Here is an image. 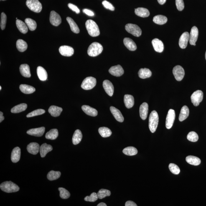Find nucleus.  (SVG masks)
Here are the masks:
<instances>
[{
  "instance_id": "nucleus-1",
  "label": "nucleus",
  "mask_w": 206,
  "mask_h": 206,
  "mask_svg": "<svg viewBox=\"0 0 206 206\" xmlns=\"http://www.w3.org/2000/svg\"><path fill=\"white\" fill-rule=\"evenodd\" d=\"M85 27L89 34L92 37H96L100 35L99 29L96 23L92 20H88L85 22Z\"/></svg>"
},
{
  "instance_id": "nucleus-2",
  "label": "nucleus",
  "mask_w": 206,
  "mask_h": 206,
  "mask_svg": "<svg viewBox=\"0 0 206 206\" xmlns=\"http://www.w3.org/2000/svg\"><path fill=\"white\" fill-rule=\"evenodd\" d=\"M159 121V117L156 110L151 112L149 117V128L152 133L156 132Z\"/></svg>"
},
{
  "instance_id": "nucleus-3",
  "label": "nucleus",
  "mask_w": 206,
  "mask_h": 206,
  "mask_svg": "<svg viewBox=\"0 0 206 206\" xmlns=\"http://www.w3.org/2000/svg\"><path fill=\"white\" fill-rule=\"evenodd\" d=\"M103 47L101 44L97 42H94L89 46L88 54L90 57H96L101 53Z\"/></svg>"
},
{
  "instance_id": "nucleus-4",
  "label": "nucleus",
  "mask_w": 206,
  "mask_h": 206,
  "mask_svg": "<svg viewBox=\"0 0 206 206\" xmlns=\"http://www.w3.org/2000/svg\"><path fill=\"white\" fill-rule=\"evenodd\" d=\"M0 188L2 191L7 193H12L17 192L20 188L15 184L11 181H6L1 184Z\"/></svg>"
},
{
  "instance_id": "nucleus-5",
  "label": "nucleus",
  "mask_w": 206,
  "mask_h": 206,
  "mask_svg": "<svg viewBox=\"0 0 206 206\" xmlns=\"http://www.w3.org/2000/svg\"><path fill=\"white\" fill-rule=\"evenodd\" d=\"M26 5L31 11L36 13L40 12L42 6L38 0H27Z\"/></svg>"
},
{
  "instance_id": "nucleus-6",
  "label": "nucleus",
  "mask_w": 206,
  "mask_h": 206,
  "mask_svg": "<svg viewBox=\"0 0 206 206\" xmlns=\"http://www.w3.org/2000/svg\"><path fill=\"white\" fill-rule=\"evenodd\" d=\"M97 83L96 79L93 77H86L82 81L81 88L85 90H91L95 86Z\"/></svg>"
},
{
  "instance_id": "nucleus-7",
  "label": "nucleus",
  "mask_w": 206,
  "mask_h": 206,
  "mask_svg": "<svg viewBox=\"0 0 206 206\" xmlns=\"http://www.w3.org/2000/svg\"><path fill=\"white\" fill-rule=\"evenodd\" d=\"M125 28L128 32L136 37H139L141 35V29L136 24H128L125 26Z\"/></svg>"
},
{
  "instance_id": "nucleus-8",
  "label": "nucleus",
  "mask_w": 206,
  "mask_h": 206,
  "mask_svg": "<svg viewBox=\"0 0 206 206\" xmlns=\"http://www.w3.org/2000/svg\"><path fill=\"white\" fill-rule=\"evenodd\" d=\"M204 98V93L202 90H197L194 92L191 96V102L194 106H199Z\"/></svg>"
},
{
  "instance_id": "nucleus-9",
  "label": "nucleus",
  "mask_w": 206,
  "mask_h": 206,
  "mask_svg": "<svg viewBox=\"0 0 206 206\" xmlns=\"http://www.w3.org/2000/svg\"><path fill=\"white\" fill-rule=\"evenodd\" d=\"M173 72L176 80L179 81L182 80L185 75V72L183 68L179 65L176 66L174 68Z\"/></svg>"
},
{
  "instance_id": "nucleus-10",
  "label": "nucleus",
  "mask_w": 206,
  "mask_h": 206,
  "mask_svg": "<svg viewBox=\"0 0 206 206\" xmlns=\"http://www.w3.org/2000/svg\"><path fill=\"white\" fill-rule=\"evenodd\" d=\"M175 112L173 109L169 110L166 120V127L168 129H170L173 124L175 118Z\"/></svg>"
},
{
  "instance_id": "nucleus-11",
  "label": "nucleus",
  "mask_w": 206,
  "mask_h": 206,
  "mask_svg": "<svg viewBox=\"0 0 206 206\" xmlns=\"http://www.w3.org/2000/svg\"><path fill=\"white\" fill-rule=\"evenodd\" d=\"M50 21L52 25L57 26L60 25L61 23L62 19L58 14L55 11H52L50 14Z\"/></svg>"
},
{
  "instance_id": "nucleus-12",
  "label": "nucleus",
  "mask_w": 206,
  "mask_h": 206,
  "mask_svg": "<svg viewBox=\"0 0 206 206\" xmlns=\"http://www.w3.org/2000/svg\"><path fill=\"white\" fill-rule=\"evenodd\" d=\"M199 35V30L196 26H193L191 29L190 37H189V42L191 45L195 46V43L197 42Z\"/></svg>"
},
{
  "instance_id": "nucleus-13",
  "label": "nucleus",
  "mask_w": 206,
  "mask_h": 206,
  "mask_svg": "<svg viewBox=\"0 0 206 206\" xmlns=\"http://www.w3.org/2000/svg\"><path fill=\"white\" fill-rule=\"evenodd\" d=\"M109 72L114 76L120 77L124 73L122 67L120 65L112 67L109 70Z\"/></svg>"
},
{
  "instance_id": "nucleus-14",
  "label": "nucleus",
  "mask_w": 206,
  "mask_h": 206,
  "mask_svg": "<svg viewBox=\"0 0 206 206\" xmlns=\"http://www.w3.org/2000/svg\"><path fill=\"white\" fill-rule=\"evenodd\" d=\"M59 52L63 56L65 57H70L73 55L74 50L71 47L67 46H63L59 48Z\"/></svg>"
},
{
  "instance_id": "nucleus-15",
  "label": "nucleus",
  "mask_w": 206,
  "mask_h": 206,
  "mask_svg": "<svg viewBox=\"0 0 206 206\" xmlns=\"http://www.w3.org/2000/svg\"><path fill=\"white\" fill-rule=\"evenodd\" d=\"M190 34L189 33L185 32L181 36L179 40V46L181 49H185L187 46L188 42L189 41Z\"/></svg>"
},
{
  "instance_id": "nucleus-16",
  "label": "nucleus",
  "mask_w": 206,
  "mask_h": 206,
  "mask_svg": "<svg viewBox=\"0 0 206 206\" xmlns=\"http://www.w3.org/2000/svg\"><path fill=\"white\" fill-rule=\"evenodd\" d=\"M103 86L107 94L110 97L112 96L114 93V86L112 82L108 80L104 81Z\"/></svg>"
},
{
  "instance_id": "nucleus-17",
  "label": "nucleus",
  "mask_w": 206,
  "mask_h": 206,
  "mask_svg": "<svg viewBox=\"0 0 206 206\" xmlns=\"http://www.w3.org/2000/svg\"><path fill=\"white\" fill-rule=\"evenodd\" d=\"M45 128L44 127H42L34 128L28 130L27 133L31 136L36 137H41L44 134L45 132Z\"/></svg>"
},
{
  "instance_id": "nucleus-18",
  "label": "nucleus",
  "mask_w": 206,
  "mask_h": 206,
  "mask_svg": "<svg viewBox=\"0 0 206 206\" xmlns=\"http://www.w3.org/2000/svg\"><path fill=\"white\" fill-rule=\"evenodd\" d=\"M149 105L147 103H144L142 104L139 108L140 116L142 119L145 120L147 118Z\"/></svg>"
},
{
  "instance_id": "nucleus-19",
  "label": "nucleus",
  "mask_w": 206,
  "mask_h": 206,
  "mask_svg": "<svg viewBox=\"0 0 206 206\" xmlns=\"http://www.w3.org/2000/svg\"><path fill=\"white\" fill-rule=\"evenodd\" d=\"M151 42L156 51L159 53L163 51L164 50V45L162 41L159 39L155 38L153 39Z\"/></svg>"
},
{
  "instance_id": "nucleus-20",
  "label": "nucleus",
  "mask_w": 206,
  "mask_h": 206,
  "mask_svg": "<svg viewBox=\"0 0 206 206\" xmlns=\"http://www.w3.org/2000/svg\"><path fill=\"white\" fill-rule=\"evenodd\" d=\"M110 110L113 116L117 121L120 122H123L124 120V118L122 114L119 110L113 106L110 107Z\"/></svg>"
},
{
  "instance_id": "nucleus-21",
  "label": "nucleus",
  "mask_w": 206,
  "mask_h": 206,
  "mask_svg": "<svg viewBox=\"0 0 206 206\" xmlns=\"http://www.w3.org/2000/svg\"><path fill=\"white\" fill-rule=\"evenodd\" d=\"M123 43L125 46L129 50L135 51L137 48L134 41L129 38H125L123 40Z\"/></svg>"
},
{
  "instance_id": "nucleus-22",
  "label": "nucleus",
  "mask_w": 206,
  "mask_h": 206,
  "mask_svg": "<svg viewBox=\"0 0 206 206\" xmlns=\"http://www.w3.org/2000/svg\"><path fill=\"white\" fill-rule=\"evenodd\" d=\"M40 147L37 143L32 142L28 145L27 150L28 152L31 154L36 155L39 152Z\"/></svg>"
},
{
  "instance_id": "nucleus-23",
  "label": "nucleus",
  "mask_w": 206,
  "mask_h": 206,
  "mask_svg": "<svg viewBox=\"0 0 206 206\" xmlns=\"http://www.w3.org/2000/svg\"><path fill=\"white\" fill-rule=\"evenodd\" d=\"M21 156V149L19 147H16L13 149L11 154V160L12 162L16 163L18 162L20 159Z\"/></svg>"
},
{
  "instance_id": "nucleus-24",
  "label": "nucleus",
  "mask_w": 206,
  "mask_h": 206,
  "mask_svg": "<svg viewBox=\"0 0 206 206\" xmlns=\"http://www.w3.org/2000/svg\"><path fill=\"white\" fill-rule=\"evenodd\" d=\"M82 109L84 112L89 116H95L98 114V112L95 109L88 105H84L82 107Z\"/></svg>"
},
{
  "instance_id": "nucleus-25",
  "label": "nucleus",
  "mask_w": 206,
  "mask_h": 206,
  "mask_svg": "<svg viewBox=\"0 0 206 206\" xmlns=\"http://www.w3.org/2000/svg\"><path fill=\"white\" fill-rule=\"evenodd\" d=\"M53 149L52 146L50 145H48L46 143L42 144L40 147V153L41 157H45L48 153L51 151Z\"/></svg>"
},
{
  "instance_id": "nucleus-26",
  "label": "nucleus",
  "mask_w": 206,
  "mask_h": 206,
  "mask_svg": "<svg viewBox=\"0 0 206 206\" xmlns=\"http://www.w3.org/2000/svg\"><path fill=\"white\" fill-rule=\"evenodd\" d=\"M20 71L23 77H29L31 76L30 68L28 64H24L21 65L20 67Z\"/></svg>"
},
{
  "instance_id": "nucleus-27",
  "label": "nucleus",
  "mask_w": 206,
  "mask_h": 206,
  "mask_svg": "<svg viewBox=\"0 0 206 206\" xmlns=\"http://www.w3.org/2000/svg\"><path fill=\"white\" fill-rule=\"evenodd\" d=\"M124 102L126 107L130 108L134 106V98L131 95H125L124 98Z\"/></svg>"
},
{
  "instance_id": "nucleus-28",
  "label": "nucleus",
  "mask_w": 206,
  "mask_h": 206,
  "mask_svg": "<svg viewBox=\"0 0 206 206\" xmlns=\"http://www.w3.org/2000/svg\"><path fill=\"white\" fill-rule=\"evenodd\" d=\"M135 13L137 15L141 17H147L150 15L149 10L144 8L139 7L135 9Z\"/></svg>"
},
{
  "instance_id": "nucleus-29",
  "label": "nucleus",
  "mask_w": 206,
  "mask_h": 206,
  "mask_svg": "<svg viewBox=\"0 0 206 206\" xmlns=\"http://www.w3.org/2000/svg\"><path fill=\"white\" fill-rule=\"evenodd\" d=\"M37 72L39 80L42 81H45L47 80V72L41 66L37 67Z\"/></svg>"
},
{
  "instance_id": "nucleus-30",
  "label": "nucleus",
  "mask_w": 206,
  "mask_h": 206,
  "mask_svg": "<svg viewBox=\"0 0 206 206\" xmlns=\"http://www.w3.org/2000/svg\"><path fill=\"white\" fill-rule=\"evenodd\" d=\"M62 110V108L60 107L52 105L49 108L48 111L52 116L57 117L60 116Z\"/></svg>"
},
{
  "instance_id": "nucleus-31",
  "label": "nucleus",
  "mask_w": 206,
  "mask_h": 206,
  "mask_svg": "<svg viewBox=\"0 0 206 206\" xmlns=\"http://www.w3.org/2000/svg\"><path fill=\"white\" fill-rule=\"evenodd\" d=\"M189 110L188 107L186 105L183 106L181 108L180 114H179V120L180 121H183L189 116Z\"/></svg>"
},
{
  "instance_id": "nucleus-32",
  "label": "nucleus",
  "mask_w": 206,
  "mask_h": 206,
  "mask_svg": "<svg viewBox=\"0 0 206 206\" xmlns=\"http://www.w3.org/2000/svg\"><path fill=\"white\" fill-rule=\"evenodd\" d=\"M82 135L81 131L79 129L76 130L72 138V142L74 145L78 144L82 139Z\"/></svg>"
},
{
  "instance_id": "nucleus-33",
  "label": "nucleus",
  "mask_w": 206,
  "mask_h": 206,
  "mask_svg": "<svg viewBox=\"0 0 206 206\" xmlns=\"http://www.w3.org/2000/svg\"><path fill=\"white\" fill-rule=\"evenodd\" d=\"M16 24L18 29L20 32L23 34H25L28 32V28L25 23L20 20L17 19L16 20Z\"/></svg>"
},
{
  "instance_id": "nucleus-34",
  "label": "nucleus",
  "mask_w": 206,
  "mask_h": 206,
  "mask_svg": "<svg viewBox=\"0 0 206 206\" xmlns=\"http://www.w3.org/2000/svg\"><path fill=\"white\" fill-rule=\"evenodd\" d=\"M20 89L21 92L25 94H31L35 91L36 89L33 87L27 85H21Z\"/></svg>"
},
{
  "instance_id": "nucleus-35",
  "label": "nucleus",
  "mask_w": 206,
  "mask_h": 206,
  "mask_svg": "<svg viewBox=\"0 0 206 206\" xmlns=\"http://www.w3.org/2000/svg\"><path fill=\"white\" fill-rule=\"evenodd\" d=\"M152 73L149 69L146 68L140 69L138 72V75L140 78L146 79L151 77Z\"/></svg>"
},
{
  "instance_id": "nucleus-36",
  "label": "nucleus",
  "mask_w": 206,
  "mask_h": 206,
  "mask_svg": "<svg viewBox=\"0 0 206 206\" xmlns=\"http://www.w3.org/2000/svg\"><path fill=\"white\" fill-rule=\"evenodd\" d=\"M186 161L189 164L192 165L198 166L201 163V160L196 156H190L186 158Z\"/></svg>"
},
{
  "instance_id": "nucleus-37",
  "label": "nucleus",
  "mask_w": 206,
  "mask_h": 206,
  "mask_svg": "<svg viewBox=\"0 0 206 206\" xmlns=\"http://www.w3.org/2000/svg\"><path fill=\"white\" fill-rule=\"evenodd\" d=\"M67 20L70 25L71 29L72 32L75 33H80V29L79 28L78 26L73 20V19L70 17H67Z\"/></svg>"
},
{
  "instance_id": "nucleus-38",
  "label": "nucleus",
  "mask_w": 206,
  "mask_h": 206,
  "mask_svg": "<svg viewBox=\"0 0 206 206\" xmlns=\"http://www.w3.org/2000/svg\"><path fill=\"white\" fill-rule=\"evenodd\" d=\"M16 46L18 50L20 52L25 51L28 47L27 43L20 39L16 41Z\"/></svg>"
},
{
  "instance_id": "nucleus-39",
  "label": "nucleus",
  "mask_w": 206,
  "mask_h": 206,
  "mask_svg": "<svg viewBox=\"0 0 206 206\" xmlns=\"http://www.w3.org/2000/svg\"><path fill=\"white\" fill-rule=\"evenodd\" d=\"M27 108V105L26 103H23L20 104L15 106L11 108V113H17L24 111Z\"/></svg>"
},
{
  "instance_id": "nucleus-40",
  "label": "nucleus",
  "mask_w": 206,
  "mask_h": 206,
  "mask_svg": "<svg viewBox=\"0 0 206 206\" xmlns=\"http://www.w3.org/2000/svg\"><path fill=\"white\" fill-rule=\"evenodd\" d=\"M167 18L162 15H158L155 16L153 18V21L156 24L162 25L167 22Z\"/></svg>"
},
{
  "instance_id": "nucleus-41",
  "label": "nucleus",
  "mask_w": 206,
  "mask_h": 206,
  "mask_svg": "<svg viewBox=\"0 0 206 206\" xmlns=\"http://www.w3.org/2000/svg\"><path fill=\"white\" fill-rule=\"evenodd\" d=\"M123 152L125 155L128 156H133L138 154V151L133 147H128L123 150Z\"/></svg>"
},
{
  "instance_id": "nucleus-42",
  "label": "nucleus",
  "mask_w": 206,
  "mask_h": 206,
  "mask_svg": "<svg viewBox=\"0 0 206 206\" xmlns=\"http://www.w3.org/2000/svg\"><path fill=\"white\" fill-rule=\"evenodd\" d=\"M58 131L56 129L50 130L46 134V138L47 139L55 140L58 136Z\"/></svg>"
},
{
  "instance_id": "nucleus-43",
  "label": "nucleus",
  "mask_w": 206,
  "mask_h": 206,
  "mask_svg": "<svg viewBox=\"0 0 206 206\" xmlns=\"http://www.w3.org/2000/svg\"><path fill=\"white\" fill-rule=\"evenodd\" d=\"M99 132L103 138H107L110 137L112 134L111 130L108 128L103 127L99 129Z\"/></svg>"
},
{
  "instance_id": "nucleus-44",
  "label": "nucleus",
  "mask_w": 206,
  "mask_h": 206,
  "mask_svg": "<svg viewBox=\"0 0 206 206\" xmlns=\"http://www.w3.org/2000/svg\"><path fill=\"white\" fill-rule=\"evenodd\" d=\"M61 173L60 171H51L47 175V179L50 181L56 180L60 177Z\"/></svg>"
},
{
  "instance_id": "nucleus-45",
  "label": "nucleus",
  "mask_w": 206,
  "mask_h": 206,
  "mask_svg": "<svg viewBox=\"0 0 206 206\" xmlns=\"http://www.w3.org/2000/svg\"><path fill=\"white\" fill-rule=\"evenodd\" d=\"M25 24L28 28L31 31L35 30L37 27L36 21L30 18H27L25 20Z\"/></svg>"
},
{
  "instance_id": "nucleus-46",
  "label": "nucleus",
  "mask_w": 206,
  "mask_h": 206,
  "mask_svg": "<svg viewBox=\"0 0 206 206\" xmlns=\"http://www.w3.org/2000/svg\"><path fill=\"white\" fill-rule=\"evenodd\" d=\"M98 199H102L105 197L110 196L111 195V192L107 189H101L99 191L98 193Z\"/></svg>"
},
{
  "instance_id": "nucleus-47",
  "label": "nucleus",
  "mask_w": 206,
  "mask_h": 206,
  "mask_svg": "<svg viewBox=\"0 0 206 206\" xmlns=\"http://www.w3.org/2000/svg\"><path fill=\"white\" fill-rule=\"evenodd\" d=\"M58 189L60 191V196L61 198L65 199H68L70 197V193L66 189L62 187L59 188Z\"/></svg>"
},
{
  "instance_id": "nucleus-48",
  "label": "nucleus",
  "mask_w": 206,
  "mask_h": 206,
  "mask_svg": "<svg viewBox=\"0 0 206 206\" xmlns=\"http://www.w3.org/2000/svg\"><path fill=\"white\" fill-rule=\"evenodd\" d=\"M187 139L192 142H196L199 139V136L195 132L191 131L188 134Z\"/></svg>"
},
{
  "instance_id": "nucleus-49",
  "label": "nucleus",
  "mask_w": 206,
  "mask_h": 206,
  "mask_svg": "<svg viewBox=\"0 0 206 206\" xmlns=\"http://www.w3.org/2000/svg\"><path fill=\"white\" fill-rule=\"evenodd\" d=\"M45 113V111L42 109H39L34 110V111L31 112L30 113L26 115L27 118L32 117L34 116H38V115L43 114Z\"/></svg>"
},
{
  "instance_id": "nucleus-50",
  "label": "nucleus",
  "mask_w": 206,
  "mask_h": 206,
  "mask_svg": "<svg viewBox=\"0 0 206 206\" xmlns=\"http://www.w3.org/2000/svg\"><path fill=\"white\" fill-rule=\"evenodd\" d=\"M169 169L171 172L174 174H178L180 172V169L178 166L174 164H169Z\"/></svg>"
},
{
  "instance_id": "nucleus-51",
  "label": "nucleus",
  "mask_w": 206,
  "mask_h": 206,
  "mask_svg": "<svg viewBox=\"0 0 206 206\" xmlns=\"http://www.w3.org/2000/svg\"><path fill=\"white\" fill-rule=\"evenodd\" d=\"M98 194L95 192H93L90 196L85 197V200L87 202H95L98 200Z\"/></svg>"
},
{
  "instance_id": "nucleus-52",
  "label": "nucleus",
  "mask_w": 206,
  "mask_h": 206,
  "mask_svg": "<svg viewBox=\"0 0 206 206\" xmlns=\"http://www.w3.org/2000/svg\"><path fill=\"white\" fill-rule=\"evenodd\" d=\"M7 22V16L4 13L2 12L1 14V27L2 30L5 29Z\"/></svg>"
},
{
  "instance_id": "nucleus-53",
  "label": "nucleus",
  "mask_w": 206,
  "mask_h": 206,
  "mask_svg": "<svg viewBox=\"0 0 206 206\" xmlns=\"http://www.w3.org/2000/svg\"><path fill=\"white\" fill-rule=\"evenodd\" d=\"M176 4L178 10L182 11L184 9V5L183 0H176Z\"/></svg>"
},
{
  "instance_id": "nucleus-54",
  "label": "nucleus",
  "mask_w": 206,
  "mask_h": 206,
  "mask_svg": "<svg viewBox=\"0 0 206 206\" xmlns=\"http://www.w3.org/2000/svg\"><path fill=\"white\" fill-rule=\"evenodd\" d=\"M103 5L106 9L110 10V11L115 10V7L111 3L107 1H104L102 2Z\"/></svg>"
},
{
  "instance_id": "nucleus-55",
  "label": "nucleus",
  "mask_w": 206,
  "mask_h": 206,
  "mask_svg": "<svg viewBox=\"0 0 206 206\" xmlns=\"http://www.w3.org/2000/svg\"><path fill=\"white\" fill-rule=\"evenodd\" d=\"M68 7L72 11H75L77 14H78L80 13V10L77 6L74 5L73 4L69 3L68 4Z\"/></svg>"
},
{
  "instance_id": "nucleus-56",
  "label": "nucleus",
  "mask_w": 206,
  "mask_h": 206,
  "mask_svg": "<svg viewBox=\"0 0 206 206\" xmlns=\"http://www.w3.org/2000/svg\"><path fill=\"white\" fill-rule=\"evenodd\" d=\"M83 12L89 16H94V13L93 11L88 9H83Z\"/></svg>"
},
{
  "instance_id": "nucleus-57",
  "label": "nucleus",
  "mask_w": 206,
  "mask_h": 206,
  "mask_svg": "<svg viewBox=\"0 0 206 206\" xmlns=\"http://www.w3.org/2000/svg\"><path fill=\"white\" fill-rule=\"evenodd\" d=\"M125 206H137L136 203L131 201H128L125 203Z\"/></svg>"
},
{
  "instance_id": "nucleus-58",
  "label": "nucleus",
  "mask_w": 206,
  "mask_h": 206,
  "mask_svg": "<svg viewBox=\"0 0 206 206\" xmlns=\"http://www.w3.org/2000/svg\"><path fill=\"white\" fill-rule=\"evenodd\" d=\"M4 120V117L3 116V113L0 112V122L1 123Z\"/></svg>"
},
{
  "instance_id": "nucleus-59",
  "label": "nucleus",
  "mask_w": 206,
  "mask_h": 206,
  "mask_svg": "<svg viewBox=\"0 0 206 206\" xmlns=\"http://www.w3.org/2000/svg\"><path fill=\"white\" fill-rule=\"evenodd\" d=\"M166 0H158V2L160 4L163 5L166 2Z\"/></svg>"
},
{
  "instance_id": "nucleus-60",
  "label": "nucleus",
  "mask_w": 206,
  "mask_h": 206,
  "mask_svg": "<svg viewBox=\"0 0 206 206\" xmlns=\"http://www.w3.org/2000/svg\"><path fill=\"white\" fill-rule=\"evenodd\" d=\"M98 206H107V205H106V204L104 203L103 202H101L98 205Z\"/></svg>"
},
{
  "instance_id": "nucleus-61",
  "label": "nucleus",
  "mask_w": 206,
  "mask_h": 206,
  "mask_svg": "<svg viewBox=\"0 0 206 206\" xmlns=\"http://www.w3.org/2000/svg\"><path fill=\"white\" fill-rule=\"evenodd\" d=\"M1 89H2V87H1V86H0V90H1Z\"/></svg>"
},
{
  "instance_id": "nucleus-62",
  "label": "nucleus",
  "mask_w": 206,
  "mask_h": 206,
  "mask_svg": "<svg viewBox=\"0 0 206 206\" xmlns=\"http://www.w3.org/2000/svg\"><path fill=\"white\" fill-rule=\"evenodd\" d=\"M205 59H206V53H205Z\"/></svg>"
},
{
  "instance_id": "nucleus-63",
  "label": "nucleus",
  "mask_w": 206,
  "mask_h": 206,
  "mask_svg": "<svg viewBox=\"0 0 206 206\" xmlns=\"http://www.w3.org/2000/svg\"><path fill=\"white\" fill-rule=\"evenodd\" d=\"M2 1H4V0H2Z\"/></svg>"
}]
</instances>
